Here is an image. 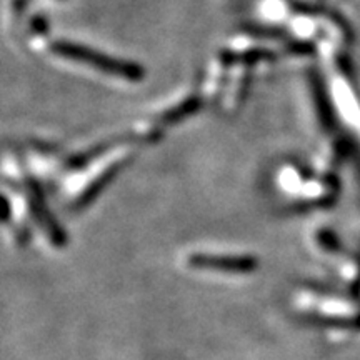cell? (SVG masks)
Segmentation results:
<instances>
[{
  "mask_svg": "<svg viewBox=\"0 0 360 360\" xmlns=\"http://www.w3.org/2000/svg\"><path fill=\"white\" fill-rule=\"evenodd\" d=\"M124 159V152L120 155L112 154L107 162H98V164L94 165V167H89L79 177H72L70 182L65 184V197H69V202L75 205L87 202L102 187V184L109 180L110 175H114Z\"/></svg>",
  "mask_w": 360,
  "mask_h": 360,
  "instance_id": "1",
  "label": "cell"
},
{
  "mask_svg": "<svg viewBox=\"0 0 360 360\" xmlns=\"http://www.w3.org/2000/svg\"><path fill=\"white\" fill-rule=\"evenodd\" d=\"M187 264L191 269L214 270V272L247 274L257 269V259L245 254L233 252H191L187 255Z\"/></svg>",
  "mask_w": 360,
  "mask_h": 360,
  "instance_id": "2",
  "label": "cell"
},
{
  "mask_svg": "<svg viewBox=\"0 0 360 360\" xmlns=\"http://www.w3.org/2000/svg\"><path fill=\"white\" fill-rule=\"evenodd\" d=\"M297 305L305 312L315 314L321 319H334V321H349L359 317L357 305L339 297L317 295L312 292H304L297 297Z\"/></svg>",
  "mask_w": 360,
  "mask_h": 360,
  "instance_id": "3",
  "label": "cell"
}]
</instances>
